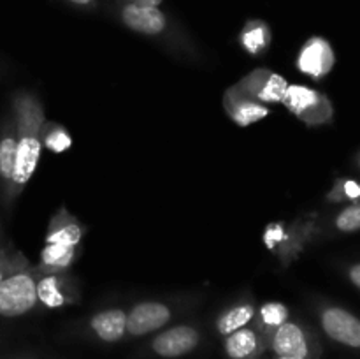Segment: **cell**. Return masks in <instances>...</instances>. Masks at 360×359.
Returning a JSON list of instances; mask_svg holds the SVG:
<instances>
[{
    "mask_svg": "<svg viewBox=\"0 0 360 359\" xmlns=\"http://www.w3.org/2000/svg\"><path fill=\"white\" fill-rule=\"evenodd\" d=\"M102 7L122 27L160 46L165 53L188 63H204V53L188 28L162 7H144L129 0H102Z\"/></svg>",
    "mask_w": 360,
    "mask_h": 359,
    "instance_id": "obj_1",
    "label": "cell"
},
{
    "mask_svg": "<svg viewBox=\"0 0 360 359\" xmlns=\"http://www.w3.org/2000/svg\"><path fill=\"white\" fill-rule=\"evenodd\" d=\"M11 113L16 122L18 136L16 165L11 187V203L14 206L41 160V129L46 122V113L41 99L28 90H16L11 95Z\"/></svg>",
    "mask_w": 360,
    "mask_h": 359,
    "instance_id": "obj_2",
    "label": "cell"
},
{
    "mask_svg": "<svg viewBox=\"0 0 360 359\" xmlns=\"http://www.w3.org/2000/svg\"><path fill=\"white\" fill-rule=\"evenodd\" d=\"M316 236V222L313 218H295L294 222L276 220L267 224L262 232V243L274 257L281 270H287L301 257L308 243Z\"/></svg>",
    "mask_w": 360,
    "mask_h": 359,
    "instance_id": "obj_3",
    "label": "cell"
},
{
    "mask_svg": "<svg viewBox=\"0 0 360 359\" xmlns=\"http://www.w3.org/2000/svg\"><path fill=\"white\" fill-rule=\"evenodd\" d=\"M193 303V298L143 299L127 310V338H143L167 327Z\"/></svg>",
    "mask_w": 360,
    "mask_h": 359,
    "instance_id": "obj_4",
    "label": "cell"
},
{
    "mask_svg": "<svg viewBox=\"0 0 360 359\" xmlns=\"http://www.w3.org/2000/svg\"><path fill=\"white\" fill-rule=\"evenodd\" d=\"M39 271L28 263L0 280V317L18 319L34 312L37 303Z\"/></svg>",
    "mask_w": 360,
    "mask_h": 359,
    "instance_id": "obj_5",
    "label": "cell"
},
{
    "mask_svg": "<svg viewBox=\"0 0 360 359\" xmlns=\"http://www.w3.org/2000/svg\"><path fill=\"white\" fill-rule=\"evenodd\" d=\"M267 351L274 355L294 359H320L322 347L308 324L288 319L281 324L267 341Z\"/></svg>",
    "mask_w": 360,
    "mask_h": 359,
    "instance_id": "obj_6",
    "label": "cell"
},
{
    "mask_svg": "<svg viewBox=\"0 0 360 359\" xmlns=\"http://www.w3.org/2000/svg\"><path fill=\"white\" fill-rule=\"evenodd\" d=\"M202 344V329L197 324L179 322L164 327L148 341L146 352L157 359H179L192 354Z\"/></svg>",
    "mask_w": 360,
    "mask_h": 359,
    "instance_id": "obj_7",
    "label": "cell"
},
{
    "mask_svg": "<svg viewBox=\"0 0 360 359\" xmlns=\"http://www.w3.org/2000/svg\"><path fill=\"white\" fill-rule=\"evenodd\" d=\"M81 301V284L70 271L39 273L37 303L48 310L74 306Z\"/></svg>",
    "mask_w": 360,
    "mask_h": 359,
    "instance_id": "obj_8",
    "label": "cell"
},
{
    "mask_svg": "<svg viewBox=\"0 0 360 359\" xmlns=\"http://www.w3.org/2000/svg\"><path fill=\"white\" fill-rule=\"evenodd\" d=\"M322 331L336 344L348 348H360V319L338 305H323L319 308Z\"/></svg>",
    "mask_w": 360,
    "mask_h": 359,
    "instance_id": "obj_9",
    "label": "cell"
},
{
    "mask_svg": "<svg viewBox=\"0 0 360 359\" xmlns=\"http://www.w3.org/2000/svg\"><path fill=\"white\" fill-rule=\"evenodd\" d=\"M236 84L250 97L269 106L281 102L285 92H287L288 81L287 77L274 73L269 67H257V69L245 74L241 80L236 81Z\"/></svg>",
    "mask_w": 360,
    "mask_h": 359,
    "instance_id": "obj_10",
    "label": "cell"
},
{
    "mask_svg": "<svg viewBox=\"0 0 360 359\" xmlns=\"http://www.w3.org/2000/svg\"><path fill=\"white\" fill-rule=\"evenodd\" d=\"M16 122L9 109L0 123V197L7 211L13 210L11 187H13L14 165H16Z\"/></svg>",
    "mask_w": 360,
    "mask_h": 359,
    "instance_id": "obj_11",
    "label": "cell"
},
{
    "mask_svg": "<svg viewBox=\"0 0 360 359\" xmlns=\"http://www.w3.org/2000/svg\"><path fill=\"white\" fill-rule=\"evenodd\" d=\"M334 63H336V55L333 46L327 39L319 35L309 37L299 49L297 69L311 80L319 81L326 77L333 70Z\"/></svg>",
    "mask_w": 360,
    "mask_h": 359,
    "instance_id": "obj_12",
    "label": "cell"
},
{
    "mask_svg": "<svg viewBox=\"0 0 360 359\" xmlns=\"http://www.w3.org/2000/svg\"><path fill=\"white\" fill-rule=\"evenodd\" d=\"M221 106H224L229 118L239 127L253 125V123L260 122V120H264L271 113L269 106L250 97L236 83L224 92Z\"/></svg>",
    "mask_w": 360,
    "mask_h": 359,
    "instance_id": "obj_13",
    "label": "cell"
},
{
    "mask_svg": "<svg viewBox=\"0 0 360 359\" xmlns=\"http://www.w3.org/2000/svg\"><path fill=\"white\" fill-rule=\"evenodd\" d=\"M86 333L101 344H118L127 338V310L108 306L97 310L86 319Z\"/></svg>",
    "mask_w": 360,
    "mask_h": 359,
    "instance_id": "obj_14",
    "label": "cell"
},
{
    "mask_svg": "<svg viewBox=\"0 0 360 359\" xmlns=\"http://www.w3.org/2000/svg\"><path fill=\"white\" fill-rule=\"evenodd\" d=\"M84 234H86V225L76 215L70 213L65 206H62L49 218L44 241L55 243V245L81 246Z\"/></svg>",
    "mask_w": 360,
    "mask_h": 359,
    "instance_id": "obj_15",
    "label": "cell"
},
{
    "mask_svg": "<svg viewBox=\"0 0 360 359\" xmlns=\"http://www.w3.org/2000/svg\"><path fill=\"white\" fill-rule=\"evenodd\" d=\"M224 352L229 359H260L267 352V341L250 324L224 336Z\"/></svg>",
    "mask_w": 360,
    "mask_h": 359,
    "instance_id": "obj_16",
    "label": "cell"
},
{
    "mask_svg": "<svg viewBox=\"0 0 360 359\" xmlns=\"http://www.w3.org/2000/svg\"><path fill=\"white\" fill-rule=\"evenodd\" d=\"M255 312L257 303L253 296H241V298H238L218 312V315L214 317V331L220 336H227V334L234 333L241 327L250 326L253 322Z\"/></svg>",
    "mask_w": 360,
    "mask_h": 359,
    "instance_id": "obj_17",
    "label": "cell"
},
{
    "mask_svg": "<svg viewBox=\"0 0 360 359\" xmlns=\"http://www.w3.org/2000/svg\"><path fill=\"white\" fill-rule=\"evenodd\" d=\"M271 42H273V30H271L269 23L260 18L246 20L238 34V44L241 46L246 55L253 56V58L266 55L271 48Z\"/></svg>",
    "mask_w": 360,
    "mask_h": 359,
    "instance_id": "obj_18",
    "label": "cell"
},
{
    "mask_svg": "<svg viewBox=\"0 0 360 359\" xmlns=\"http://www.w3.org/2000/svg\"><path fill=\"white\" fill-rule=\"evenodd\" d=\"M79 256V246L55 245L46 243L41 250L39 263L35 264L39 273H60V271H70L72 264Z\"/></svg>",
    "mask_w": 360,
    "mask_h": 359,
    "instance_id": "obj_19",
    "label": "cell"
},
{
    "mask_svg": "<svg viewBox=\"0 0 360 359\" xmlns=\"http://www.w3.org/2000/svg\"><path fill=\"white\" fill-rule=\"evenodd\" d=\"M290 319V308L281 301H266L262 305H257L255 317H253L252 326L269 341L271 334Z\"/></svg>",
    "mask_w": 360,
    "mask_h": 359,
    "instance_id": "obj_20",
    "label": "cell"
},
{
    "mask_svg": "<svg viewBox=\"0 0 360 359\" xmlns=\"http://www.w3.org/2000/svg\"><path fill=\"white\" fill-rule=\"evenodd\" d=\"M322 95L323 94H320L319 90H313V88L304 87V84H288L287 92H285L283 99H281V104H283L292 115L299 118L302 113L311 109L313 106L322 99Z\"/></svg>",
    "mask_w": 360,
    "mask_h": 359,
    "instance_id": "obj_21",
    "label": "cell"
},
{
    "mask_svg": "<svg viewBox=\"0 0 360 359\" xmlns=\"http://www.w3.org/2000/svg\"><path fill=\"white\" fill-rule=\"evenodd\" d=\"M41 143L42 148L53 153H63L72 146V136L62 123L46 120L41 129Z\"/></svg>",
    "mask_w": 360,
    "mask_h": 359,
    "instance_id": "obj_22",
    "label": "cell"
},
{
    "mask_svg": "<svg viewBox=\"0 0 360 359\" xmlns=\"http://www.w3.org/2000/svg\"><path fill=\"white\" fill-rule=\"evenodd\" d=\"M30 260L20 252V250L14 248L11 243H6V245L0 246V280L6 278L7 275L14 273L20 267L27 266Z\"/></svg>",
    "mask_w": 360,
    "mask_h": 359,
    "instance_id": "obj_23",
    "label": "cell"
},
{
    "mask_svg": "<svg viewBox=\"0 0 360 359\" xmlns=\"http://www.w3.org/2000/svg\"><path fill=\"white\" fill-rule=\"evenodd\" d=\"M333 104H330V101L326 95H322V99H320L311 109L302 113V115L299 116V120L309 127L323 125V123H329L330 120H333Z\"/></svg>",
    "mask_w": 360,
    "mask_h": 359,
    "instance_id": "obj_24",
    "label": "cell"
},
{
    "mask_svg": "<svg viewBox=\"0 0 360 359\" xmlns=\"http://www.w3.org/2000/svg\"><path fill=\"white\" fill-rule=\"evenodd\" d=\"M334 227L340 232H357L360 231V201L352 203L350 206L343 208L340 213L334 217Z\"/></svg>",
    "mask_w": 360,
    "mask_h": 359,
    "instance_id": "obj_25",
    "label": "cell"
},
{
    "mask_svg": "<svg viewBox=\"0 0 360 359\" xmlns=\"http://www.w3.org/2000/svg\"><path fill=\"white\" fill-rule=\"evenodd\" d=\"M327 199L330 203H341L345 199L357 203V199H360V185L354 180H338L330 192L327 194Z\"/></svg>",
    "mask_w": 360,
    "mask_h": 359,
    "instance_id": "obj_26",
    "label": "cell"
},
{
    "mask_svg": "<svg viewBox=\"0 0 360 359\" xmlns=\"http://www.w3.org/2000/svg\"><path fill=\"white\" fill-rule=\"evenodd\" d=\"M81 13H97L102 9V0H58Z\"/></svg>",
    "mask_w": 360,
    "mask_h": 359,
    "instance_id": "obj_27",
    "label": "cell"
},
{
    "mask_svg": "<svg viewBox=\"0 0 360 359\" xmlns=\"http://www.w3.org/2000/svg\"><path fill=\"white\" fill-rule=\"evenodd\" d=\"M348 280H350L355 287L360 289V263L352 264V266L348 267Z\"/></svg>",
    "mask_w": 360,
    "mask_h": 359,
    "instance_id": "obj_28",
    "label": "cell"
},
{
    "mask_svg": "<svg viewBox=\"0 0 360 359\" xmlns=\"http://www.w3.org/2000/svg\"><path fill=\"white\" fill-rule=\"evenodd\" d=\"M129 2L144 7H160L162 4H164V0H129Z\"/></svg>",
    "mask_w": 360,
    "mask_h": 359,
    "instance_id": "obj_29",
    "label": "cell"
},
{
    "mask_svg": "<svg viewBox=\"0 0 360 359\" xmlns=\"http://www.w3.org/2000/svg\"><path fill=\"white\" fill-rule=\"evenodd\" d=\"M6 238H4V231H2V225H0V246L6 245Z\"/></svg>",
    "mask_w": 360,
    "mask_h": 359,
    "instance_id": "obj_30",
    "label": "cell"
},
{
    "mask_svg": "<svg viewBox=\"0 0 360 359\" xmlns=\"http://www.w3.org/2000/svg\"><path fill=\"white\" fill-rule=\"evenodd\" d=\"M273 359H294V358H281V355H274Z\"/></svg>",
    "mask_w": 360,
    "mask_h": 359,
    "instance_id": "obj_31",
    "label": "cell"
},
{
    "mask_svg": "<svg viewBox=\"0 0 360 359\" xmlns=\"http://www.w3.org/2000/svg\"><path fill=\"white\" fill-rule=\"evenodd\" d=\"M357 168L360 169V151H359V155H357Z\"/></svg>",
    "mask_w": 360,
    "mask_h": 359,
    "instance_id": "obj_32",
    "label": "cell"
}]
</instances>
